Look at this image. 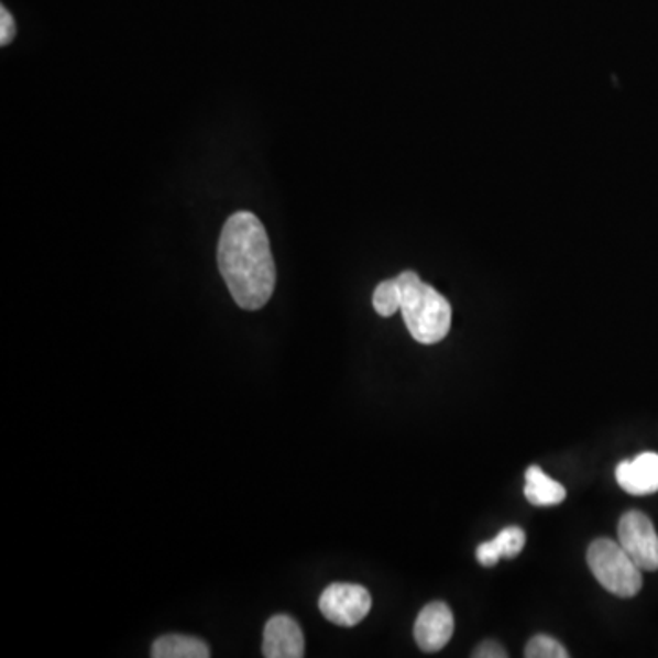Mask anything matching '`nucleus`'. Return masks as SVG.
<instances>
[{"mask_svg":"<svg viewBox=\"0 0 658 658\" xmlns=\"http://www.w3.org/2000/svg\"><path fill=\"white\" fill-rule=\"evenodd\" d=\"M218 267L240 308L256 311L270 303L276 284L275 260L267 232L253 212L240 211L226 221Z\"/></svg>","mask_w":658,"mask_h":658,"instance_id":"obj_1","label":"nucleus"},{"mask_svg":"<svg viewBox=\"0 0 658 658\" xmlns=\"http://www.w3.org/2000/svg\"><path fill=\"white\" fill-rule=\"evenodd\" d=\"M401 314L406 328L419 344H438L452 326V306L438 289L428 286L414 271L397 276Z\"/></svg>","mask_w":658,"mask_h":658,"instance_id":"obj_2","label":"nucleus"},{"mask_svg":"<svg viewBox=\"0 0 658 658\" xmlns=\"http://www.w3.org/2000/svg\"><path fill=\"white\" fill-rule=\"evenodd\" d=\"M588 566L600 585L615 596L632 599L643 589V569L610 538H599L589 546Z\"/></svg>","mask_w":658,"mask_h":658,"instance_id":"obj_3","label":"nucleus"},{"mask_svg":"<svg viewBox=\"0 0 658 658\" xmlns=\"http://www.w3.org/2000/svg\"><path fill=\"white\" fill-rule=\"evenodd\" d=\"M319 610L326 621L337 626L353 627L372 610V596L357 583H331L320 594Z\"/></svg>","mask_w":658,"mask_h":658,"instance_id":"obj_4","label":"nucleus"},{"mask_svg":"<svg viewBox=\"0 0 658 658\" xmlns=\"http://www.w3.org/2000/svg\"><path fill=\"white\" fill-rule=\"evenodd\" d=\"M618 544L643 571H658V535L654 522L646 514L629 511L622 516Z\"/></svg>","mask_w":658,"mask_h":658,"instance_id":"obj_5","label":"nucleus"},{"mask_svg":"<svg viewBox=\"0 0 658 658\" xmlns=\"http://www.w3.org/2000/svg\"><path fill=\"white\" fill-rule=\"evenodd\" d=\"M453 635V615L445 602H432L425 605L417 616L414 637L423 651L436 654L441 651Z\"/></svg>","mask_w":658,"mask_h":658,"instance_id":"obj_6","label":"nucleus"},{"mask_svg":"<svg viewBox=\"0 0 658 658\" xmlns=\"http://www.w3.org/2000/svg\"><path fill=\"white\" fill-rule=\"evenodd\" d=\"M264 657L303 658L304 635L292 616L276 615L265 624Z\"/></svg>","mask_w":658,"mask_h":658,"instance_id":"obj_7","label":"nucleus"},{"mask_svg":"<svg viewBox=\"0 0 658 658\" xmlns=\"http://www.w3.org/2000/svg\"><path fill=\"white\" fill-rule=\"evenodd\" d=\"M618 485L632 496H648L658 492V453L644 452L616 467Z\"/></svg>","mask_w":658,"mask_h":658,"instance_id":"obj_8","label":"nucleus"},{"mask_svg":"<svg viewBox=\"0 0 658 658\" xmlns=\"http://www.w3.org/2000/svg\"><path fill=\"white\" fill-rule=\"evenodd\" d=\"M525 533L519 527L503 529L494 540L485 541L475 549V558L483 567L497 566L502 558L513 560L524 550Z\"/></svg>","mask_w":658,"mask_h":658,"instance_id":"obj_9","label":"nucleus"},{"mask_svg":"<svg viewBox=\"0 0 658 658\" xmlns=\"http://www.w3.org/2000/svg\"><path fill=\"white\" fill-rule=\"evenodd\" d=\"M525 497L536 507H555L566 502L567 491L561 483L550 480L538 464H533L525 472Z\"/></svg>","mask_w":658,"mask_h":658,"instance_id":"obj_10","label":"nucleus"},{"mask_svg":"<svg viewBox=\"0 0 658 658\" xmlns=\"http://www.w3.org/2000/svg\"><path fill=\"white\" fill-rule=\"evenodd\" d=\"M154 658H207L211 657V649L204 640L184 635H165L152 644Z\"/></svg>","mask_w":658,"mask_h":658,"instance_id":"obj_11","label":"nucleus"},{"mask_svg":"<svg viewBox=\"0 0 658 658\" xmlns=\"http://www.w3.org/2000/svg\"><path fill=\"white\" fill-rule=\"evenodd\" d=\"M373 308L381 317H392L401 311V287L397 278L384 281L373 292Z\"/></svg>","mask_w":658,"mask_h":658,"instance_id":"obj_12","label":"nucleus"},{"mask_svg":"<svg viewBox=\"0 0 658 658\" xmlns=\"http://www.w3.org/2000/svg\"><path fill=\"white\" fill-rule=\"evenodd\" d=\"M527 658H569V651L556 638L536 635L525 648Z\"/></svg>","mask_w":658,"mask_h":658,"instance_id":"obj_13","label":"nucleus"},{"mask_svg":"<svg viewBox=\"0 0 658 658\" xmlns=\"http://www.w3.org/2000/svg\"><path fill=\"white\" fill-rule=\"evenodd\" d=\"M15 33L17 26L13 15L2 6L0 8V44L8 46L15 39Z\"/></svg>","mask_w":658,"mask_h":658,"instance_id":"obj_14","label":"nucleus"},{"mask_svg":"<svg viewBox=\"0 0 658 658\" xmlns=\"http://www.w3.org/2000/svg\"><path fill=\"white\" fill-rule=\"evenodd\" d=\"M474 658H505L508 657L507 651L503 648L502 644H497L496 640H485L475 648Z\"/></svg>","mask_w":658,"mask_h":658,"instance_id":"obj_15","label":"nucleus"}]
</instances>
